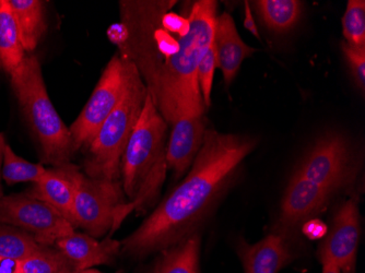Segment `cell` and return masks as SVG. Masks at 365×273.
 Listing matches in <instances>:
<instances>
[{
	"label": "cell",
	"instance_id": "1",
	"mask_svg": "<svg viewBox=\"0 0 365 273\" xmlns=\"http://www.w3.org/2000/svg\"><path fill=\"white\" fill-rule=\"evenodd\" d=\"M255 147V139L247 135L207 129L204 143L188 175L122 242V252L130 257H145L190 237Z\"/></svg>",
	"mask_w": 365,
	"mask_h": 273
},
{
	"label": "cell",
	"instance_id": "2",
	"mask_svg": "<svg viewBox=\"0 0 365 273\" xmlns=\"http://www.w3.org/2000/svg\"><path fill=\"white\" fill-rule=\"evenodd\" d=\"M218 3L199 0L192 5L190 31L180 38L178 52L164 61L148 90L165 122L173 124L182 115H204L199 91V63L212 43Z\"/></svg>",
	"mask_w": 365,
	"mask_h": 273
},
{
	"label": "cell",
	"instance_id": "3",
	"mask_svg": "<svg viewBox=\"0 0 365 273\" xmlns=\"http://www.w3.org/2000/svg\"><path fill=\"white\" fill-rule=\"evenodd\" d=\"M168 123L148 92L140 118L120 161L125 196L134 211L155 205L167 176Z\"/></svg>",
	"mask_w": 365,
	"mask_h": 273
},
{
	"label": "cell",
	"instance_id": "4",
	"mask_svg": "<svg viewBox=\"0 0 365 273\" xmlns=\"http://www.w3.org/2000/svg\"><path fill=\"white\" fill-rule=\"evenodd\" d=\"M20 108L42 148L46 163H71L73 148L68 127L57 114L49 98L38 57H24L9 76Z\"/></svg>",
	"mask_w": 365,
	"mask_h": 273
},
{
	"label": "cell",
	"instance_id": "5",
	"mask_svg": "<svg viewBox=\"0 0 365 273\" xmlns=\"http://www.w3.org/2000/svg\"><path fill=\"white\" fill-rule=\"evenodd\" d=\"M147 96L145 82L130 61L122 98L88 147L85 161L88 177L118 180L123 155L140 118Z\"/></svg>",
	"mask_w": 365,
	"mask_h": 273
},
{
	"label": "cell",
	"instance_id": "6",
	"mask_svg": "<svg viewBox=\"0 0 365 273\" xmlns=\"http://www.w3.org/2000/svg\"><path fill=\"white\" fill-rule=\"evenodd\" d=\"M133 207L120 180L92 178L82 174L73 203V225L100 237L122 225Z\"/></svg>",
	"mask_w": 365,
	"mask_h": 273
},
{
	"label": "cell",
	"instance_id": "7",
	"mask_svg": "<svg viewBox=\"0 0 365 273\" xmlns=\"http://www.w3.org/2000/svg\"><path fill=\"white\" fill-rule=\"evenodd\" d=\"M297 172L335 196L354 186L360 172V161L348 139L339 133H330L317 141Z\"/></svg>",
	"mask_w": 365,
	"mask_h": 273
},
{
	"label": "cell",
	"instance_id": "8",
	"mask_svg": "<svg viewBox=\"0 0 365 273\" xmlns=\"http://www.w3.org/2000/svg\"><path fill=\"white\" fill-rule=\"evenodd\" d=\"M130 61L116 54L108 61L91 98L69 128L73 152L88 149L118 105L126 86Z\"/></svg>",
	"mask_w": 365,
	"mask_h": 273
},
{
	"label": "cell",
	"instance_id": "9",
	"mask_svg": "<svg viewBox=\"0 0 365 273\" xmlns=\"http://www.w3.org/2000/svg\"><path fill=\"white\" fill-rule=\"evenodd\" d=\"M0 225L22 230L44 246L55 245L75 232L71 222L56 209L26 194L0 198Z\"/></svg>",
	"mask_w": 365,
	"mask_h": 273
},
{
	"label": "cell",
	"instance_id": "10",
	"mask_svg": "<svg viewBox=\"0 0 365 273\" xmlns=\"http://www.w3.org/2000/svg\"><path fill=\"white\" fill-rule=\"evenodd\" d=\"M360 225L359 197L354 195L344 201L334 215L333 225L317 252L321 264H335L341 273H356Z\"/></svg>",
	"mask_w": 365,
	"mask_h": 273
},
{
	"label": "cell",
	"instance_id": "11",
	"mask_svg": "<svg viewBox=\"0 0 365 273\" xmlns=\"http://www.w3.org/2000/svg\"><path fill=\"white\" fill-rule=\"evenodd\" d=\"M334 195L295 172L281 200L277 233L288 236L297 225L323 212Z\"/></svg>",
	"mask_w": 365,
	"mask_h": 273
},
{
	"label": "cell",
	"instance_id": "12",
	"mask_svg": "<svg viewBox=\"0 0 365 273\" xmlns=\"http://www.w3.org/2000/svg\"><path fill=\"white\" fill-rule=\"evenodd\" d=\"M81 176L79 168L73 164L53 166L26 195L52 206L73 225V203Z\"/></svg>",
	"mask_w": 365,
	"mask_h": 273
},
{
	"label": "cell",
	"instance_id": "13",
	"mask_svg": "<svg viewBox=\"0 0 365 273\" xmlns=\"http://www.w3.org/2000/svg\"><path fill=\"white\" fill-rule=\"evenodd\" d=\"M167 145L168 168L182 177L192 166L206 135L204 115H182L173 123Z\"/></svg>",
	"mask_w": 365,
	"mask_h": 273
},
{
	"label": "cell",
	"instance_id": "14",
	"mask_svg": "<svg viewBox=\"0 0 365 273\" xmlns=\"http://www.w3.org/2000/svg\"><path fill=\"white\" fill-rule=\"evenodd\" d=\"M237 252L245 273H278L295 258L287 236L277 232L256 244L240 239Z\"/></svg>",
	"mask_w": 365,
	"mask_h": 273
},
{
	"label": "cell",
	"instance_id": "15",
	"mask_svg": "<svg viewBox=\"0 0 365 273\" xmlns=\"http://www.w3.org/2000/svg\"><path fill=\"white\" fill-rule=\"evenodd\" d=\"M212 46L227 87L237 77L242 63L257 52L243 42L233 18L227 12L218 14L215 19Z\"/></svg>",
	"mask_w": 365,
	"mask_h": 273
},
{
	"label": "cell",
	"instance_id": "16",
	"mask_svg": "<svg viewBox=\"0 0 365 273\" xmlns=\"http://www.w3.org/2000/svg\"><path fill=\"white\" fill-rule=\"evenodd\" d=\"M55 246L71 262L78 272L98 264H112L122 250V242L110 238L98 242L89 234L87 235L76 232L61 238Z\"/></svg>",
	"mask_w": 365,
	"mask_h": 273
},
{
	"label": "cell",
	"instance_id": "17",
	"mask_svg": "<svg viewBox=\"0 0 365 273\" xmlns=\"http://www.w3.org/2000/svg\"><path fill=\"white\" fill-rule=\"evenodd\" d=\"M24 52L38 47L46 31L44 3L40 0H7Z\"/></svg>",
	"mask_w": 365,
	"mask_h": 273
},
{
	"label": "cell",
	"instance_id": "18",
	"mask_svg": "<svg viewBox=\"0 0 365 273\" xmlns=\"http://www.w3.org/2000/svg\"><path fill=\"white\" fill-rule=\"evenodd\" d=\"M200 237L192 234L185 241L160 252L151 273H199Z\"/></svg>",
	"mask_w": 365,
	"mask_h": 273
},
{
	"label": "cell",
	"instance_id": "19",
	"mask_svg": "<svg viewBox=\"0 0 365 273\" xmlns=\"http://www.w3.org/2000/svg\"><path fill=\"white\" fill-rule=\"evenodd\" d=\"M26 57L7 0H0V68L11 76Z\"/></svg>",
	"mask_w": 365,
	"mask_h": 273
},
{
	"label": "cell",
	"instance_id": "20",
	"mask_svg": "<svg viewBox=\"0 0 365 273\" xmlns=\"http://www.w3.org/2000/svg\"><path fill=\"white\" fill-rule=\"evenodd\" d=\"M254 5L266 26L278 33L287 32L297 24L303 7L297 0H260Z\"/></svg>",
	"mask_w": 365,
	"mask_h": 273
},
{
	"label": "cell",
	"instance_id": "21",
	"mask_svg": "<svg viewBox=\"0 0 365 273\" xmlns=\"http://www.w3.org/2000/svg\"><path fill=\"white\" fill-rule=\"evenodd\" d=\"M42 244L22 230L0 225V258L22 260L42 249Z\"/></svg>",
	"mask_w": 365,
	"mask_h": 273
},
{
	"label": "cell",
	"instance_id": "22",
	"mask_svg": "<svg viewBox=\"0 0 365 273\" xmlns=\"http://www.w3.org/2000/svg\"><path fill=\"white\" fill-rule=\"evenodd\" d=\"M46 170L42 164L31 163L22 159L14 153L9 145H6L1 175L8 185L26 182L34 184L41 180Z\"/></svg>",
	"mask_w": 365,
	"mask_h": 273
},
{
	"label": "cell",
	"instance_id": "23",
	"mask_svg": "<svg viewBox=\"0 0 365 273\" xmlns=\"http://www.w3.org/2000/svg\"><path fill=\"white\" fill-rule=\"evenodd\" d=\"M21 273H79L57 248L42 249L21 262Z\"/></svg>",
	"mask_w": 365,
	"mask_h": 273
},
{
	"label": "cell",
	"instance_id": "24",
	"mask_svg": "<svg viewBox=\"0 0 365 273\" xmlns=\"http://www.w3.org/2000/svg\"><path fill=\"white\" fill-rule=\"evenodd\" d=\"M344 42L354 46H365V3L350 0L342 18Z\"/></svg>",
	"mask_w": 365,
	"mask_h": 273
},
{
	"label": "cell",
	"instance_id": "25",
	"mask_svg": "<svg viewBox=\"0 0 365 273\" xmlns=\"http://www.w3.org/2000/svg\"><path fill=\"white\" fill-rule=\"evenodd\" d=\"M215 68H218L217 57H215V48L212 43L207 51L206 54L202 57V61L199 63L198 71H197V80H198L199 91L202 96V102L206 108L211 105V91H212L213 76H215Z\"/></svg>",
	"mask_w": 365,
	"mask_h": 273
},
{
	"label": "cell",
	"instance_id": "26",
	"mask_svg": "<svg viewBox=\"0 0 365 273\" xmlns=\"http://www.w3.org/2000/svg\"><path fill=\"white\" fill-rule=\"evenodd\" d=\"M341 51L349 65L352 76L361 91L365 90V46H354L348 43H341Z\"/></svg>",
	"mask_w": 365,
	"mask_h": 273
},
{
	"label": "cell",
	"instance_id": "27",
	"mask_svg": "<svg viewBox=\"0 0 365 273\" xmlns=\"http://www.w3.org/2000/svg\"><path fill=\"white\" fill-rule=\"evenodd\" d=\"M162 26L168 32L171 34L173 33L178 38H180L185 36L190 31V20L170 9L162 16Z\"/></svg>",
	"mask_w": 365,
	"mask_h": 273
},
{
	"label": "cell",
	"instance_id": "28",
	"mask_svg": "<svg viewBox=\"0 0 365 273\" xmlns=\"http://www.w3.org/2000/svg\"><path fill=\"white\" fill-rule=\"evenodd\" d=\"M327 227L319 219H312L303 225V232L309 239H321L327 233Z\"/></svg>",
	"mask_w": 365,
	"mask_h": 273
},
{
	"label": "cell",
	"instance_id": "29",
	"mask_svg": "<svg viewBox=\"0 0 365 273\" xmlns=\"http://www.w3.org/2000/svg\"><path fill=\"white\" fill-rule=\"evenodd\" d=\"M245 16H244V28L255 36L257 40H260L259 32H258L257 26H256L255 20H254L253 12H252L251 6H250V1H245Z\"/></svg>",
	"mask_w": 365,
	"mask_h": 273
},
{
	"label": "cell",
	"instance_id": "30",
	"mask_svg": "<svg viewBox=\"0 0 365 273\" xmlns=\"http://www.w3.org/2000/svg\"><path fill=\"white\" fill-rule=\"evenodd\" d=\"M0 273H21V262L12 258H0Z\"/></svg>",
	"mask_w": 365,
	"mask_h": 273
},
{
	"label": "cell",
	"instance_id": "31",
	"mask_svg": "<svg viewBox=\"0 0 365 273\" xmlns=\"http://www.w3.org/2000/svg\"><path fill=\"white\" fill-rule=\"evenodd\" d=\"M5 135L4 133H0V198H3L4 195L3 187H1V180H3V175H1V170H3V162H4V152H5L6 148Z\"/></svg>",
	"mask_w": 365,
	"mask_h": 273
},
{
	"label": "cell",
	"instance_id": "32",
	"mask_svg": "<svg viewBox=\"0 0 365 273\" xmlns=\"http://www.w3.org/2000/svg\"><path fill=\"white\" fill-rule=\"evenodd\" d=\"M323 266V272L322 273H341L340 269L333 264H322Z\"/></svg>",
	"mask_w": 365,
	"mask_h": 273
},
{
	"label": "cell",
	"instance_id": "33",
	"mask_svg": "<svg viewBox=\"0 0 365 273\" xmlns=\"http://www.w3.org/2000/svg\"><path fill=\"white\" fill-rule=\"evenodd\" d=\"M79 273H101L98 272V271L96 270H90V269H88V270L81 271V272Z\"/></svg>",
	"mask_w": 365,
	"mask_h": 273
}]
</instances>
